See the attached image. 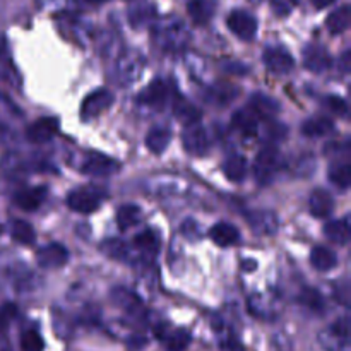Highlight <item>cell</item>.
Returning <instances> with one entry per match:
<instances>
[{"label": "cell", "mask_w": 351, "mask_h": 351, "mask_svg": "<svg viewBox=\"0 0 351 351\" xmlns=\"http://www.w3.org/2000/svg\"><path fill=\"white\" fill-rule=\"evenodd\" d=\"M137 101L143 103V105L151 106L154 110H161L168 101V88L165 86V82H161L160 79L151 82L146 89H143V93L139 95Z\"/></svg>", "instance_id": "cell-15"}, {"label": "cell", "mask_w": 351, "mask_h": 351, "mask_svg": "<svg viewBox=\"0 0 351 351\" xmlns=\"http://www.w3.org/2000/svg\"><path fill=\"white\" fill-rule=\"evenodd\" d=\"M321 346L326 351H350V321L338 319L319 336Z\"/></svg>", "instance_id": "cell-4"}, {"label": "cell", "mask_w": 351, "mask_h": 351, "mask_svg": "<svg viewBox=\"0 0 351 351\" xmlns=\"http://www.w3.org/2000/svg\"><path fill=\"white\" fill-rule=\"evenodd\" d=\"M88 2H91V3H101V2H106V0H88Z\"/></svg>", "instance_id": "cell-42"}, {"label": "cell", "mask_w": 351, "mask_h": 351, "mask_svg": "<svg viewBox=\"0 0 351 351\" xmlns=\"http://www.w3.org/2000/svg\"><path fill=\"white\" fill-rule=\"evenodd\" d=\"M158 336L165 339L168 350L170 351H184L191 343V335L184 329H175V331H165V329H158Z\"/></svg>", "instance_id": "cell-28"}, {"label": "cell", "mask_w": 351, "mask_h": 351, "mask_svg": "<svg viewBox=\"0 0 351 351\" xmlns=\"http://www.w3.org/2000/svg\"><path fill=\"white\" fill-rule=\"evenodd\" d=\"M103 252L108 254L112 259H123L127 256V249L122 242L119 240H108V242H103L101 245Z\"/></svg>", "instance_id": "cell-37"}, {"label": "cell", "mask_w": 351, "mask_h": 351, "mask_svg": "<svg viewBox=\"0 0 351 351\" xmlns=\"http://www.w3.org/2000/svg\"><path fill=\"white\" fill-rule=\"evenodd\" d=\"M249 110L259 119V122L261 120H274L281 112L280 103L263 93H256L249 99Z\"/></svg>", "instance_id": "cell-13"}, {"label": "cell", "mask_w": 351, "mask_h": 351, "mask_svg": "<svg viewBox=\"0 0 351 351\" xmlns=\"http://www.w3.org/2000/svg\"><path fill=\"white\" fill-rule=\"evenodd\" d=\"M21 350L23 351H43L45 341L36 329H26L21 335Z\"/></svg>", "instance_id": "cell-34"}, {"label": "cell", "mask_w": 351, "mask_h": 351, "mask_svg": "<svg viewBox=\"0 0 351 351\" xmlns=\"http://www.w3.org/2000/svg\"><path fill=\"white\" fill-rule=\"evenodd\" d=\"M247 160L240 154H233V156H228L223 163V173L233 184H240V182L245 180L247 177Z\"/></svg>", "instance_id": "cell-22"}, {"label": "cell", "mask_w": 351, "mask_h": 351, "mask_svg": "<svg viewBox=\"0 0 351 351\" xmlns=\"http://www.w3.org/2000/svg\"><path fill=\"white\" fill-rule=\"evenodd\" d=\"M112 297H113V302H115L120 308L129 312V314L132 315L143 314V304H141L139 298H137L134 293H130L129 290L117 288V290H113Z\"/></svg>", "instance_id": "cell-26"}, {"label": "cell", "mask_w": 351, "mask_h": 351, "mask_svg": "<svg viewBox=\"0 0 351 351\" xmlns=\"http://www.w3.org/2000/svg\"><path fill=\"white\" fill-rule=\"evenodd\" d=\"M328 108L338 117L348 115V103H346L343 98H339V96H329V98H328Z\"/></svg>", "instance_id": "cell-38"}, {"label": "cell", "mask_w": 351, "mask_h": 351, "mask_svg": "<svg viewBox=\"0 0 351 351\" xmlns=\"http://www.w3.org/2000/svg\"><path fill=\"white\" fill-rule=\"evenodd\" d=\"M137 249L144 250V252H158V237L153 232H143L134 239Z\"/></svg>", "instance_id": "cell-36"}, {"label": "cell", "mask_w": 351, "mask_h": 351, "mask_svg": "<svg viewBox=\"0 0 351 351\" xmlns=\"http://www.w3.org/2000/svg\"><path fill=\"white\" fill-rule=\"evenodd\" d=\"M209 239L219 247L235 245L240 240L239 230L230 223H216L211 230H209Z\"/></svg>", "instance_id": "cell-20"}, {"label": "cell", "mask_w": 351, "mask_h": 351, "mask_svg": "<svg viewBox=\"0 0 351 351\" xmlns=\"http://www.w3.org/2000/svg\"><path fill=\"white\" fill-rule=\"evenodd\" d=\"M182 144H184L185 153L192 154V156H204L209 149L208 132L199 122L187 123L182 132Z\"/></svg>", "instance_id": "cell-6"}, {"label": "cell", "mask_w": 351, "mask_h": 351, "mask_svg": "<svg viewBox=\"0 0 351 351\" xmlns=\"http://www.w3.org/2000/svg\"><path fill=\"white\" fill-rule=\"evenodd\" d=\"M58 132V120L51 117H43L31 123L29 129L26 130V137L33 144H45L53 139Z\"/></svg>", "instance_id": "cell-12"}, {"label": "cell", "mask_w": 351, "mask_h": 351, "mask_svg": "<svg viewBox=\"0 0 351 351\" xmlns=\"http://www.w3.org/2000/svg\"><path fill=\"white\" fill-rule=\"evenodd\" d=\"M211 7L204 0H191L189 2V14L197 24H206L211 17Z\"/></svg>", "instance_id": "cell-35"}, {"label": "cell", "mask_w": 351, "mask_h": 351, "mask_svg": "<svg viewBox=\"0 0 351 351\" xmlns=\"http://www.w3.org/2000/svg\"><path fill=\"white\" fill-rule=\"evenodd\" d=\"M264 65L273 74H288L295 67V60L285 48H267L263 55Z\"/></svg>", "instance_id": "cell-11"}, {"label": "cell", "mask_w": 351, "mask_h": 351, "mask_svg": "<svg viewBox=\"0 0 351 351\" xmlns=\"http://www.w3.org/2000/svg\"><path fill=\"white\" fill-rule=\"evenodd\" d=\"M81 170L84 173L93 175V177H110V175H113L119 170V163L115 160H112L110 156L91 151L82 160Z\"/></svg>", "instance_id": "cell-9"}, {"label": "cell", "mask_w": 351, "mask_h": 351, "mask_svg": "<svg viewBox=\"0 0 351 351\" xmlns=\"http://www.w3.org/2000/svg\"><path fill=\"white\" fill-rule=\"evenodd\" d=\"M332 208H335V201L324 189H315L308 197V209L315 218H328L332 213Z\"/></svg>", "instance_id": "cell-18"}, {"label": "cell", "mask_w": 351, "mask_h": 351, "mask_svg": "<svg viewBox=\"0 0 351 351\" xmlns=\"http://www.w3.org/2000/svg\"><path fill=\"white\" fill-rule=\"evenodd\" d=\"M226 26L240 40L250 41L257 34V21L247 10H232L226 17Z\"/></svg>", "instance_id": "cell-8"}, {"label": "cell", "mask_w": 351, "mask_h": 351, "mask_svg": "<svg viewBox=\"0 0 351 351\" xmlns=\"http://www.w3.org/2000/svg\"><path fill=\"white\" fill-rule=\"evenodd\" d=\"M324 235L329 242L346 245L350 242V225L348 219H338V221H329L324 226Z\"/></svg>", "instance_id": "cell-25"}, {"label": "cell", "mask_w": 351, "mask_h": 351, "mask_svg": "<svg viewBox=\"0 0 351 351\" xmlns=\"http://www.w3.org/2000/svg\"><path fill=\"white\" fill-rule=\"evenodd\" d=\"M47 187H29L14 195V204L23 211H36L47 199Z\"/></svg>", "instance_id": "cell-16"}, {"label": "cell", "mask_w": 351, "mask_h": 351, "mask_svg": "<svg viewBox=\"0 0 351 351\" xmlns=\"http://www.w3.org/2000/svg\"><path fill=\"white\" fill-rule=\"evenodd\" d=\"M335 130V122L328 117H312V119L305 120L304 125H302V134L305 137H324L328 134H331Z\"/></svg>", "instance_id": "cell-21"}, {"label": "cell", "mask_w": 351, "mask_h": 351, "mask_svg": "<svg viewBox=\"0 0 351 351\" xmlns=\"http://www.w3.org/2000/svg\"><path fill=\"white\" fill-rule=\"evenodd\" d=\"M0 233H2V225H0Z\"/></svg>", "instance_id": "cell-43"}, {"label": "cell", "mask_w": 351, "mask_h": 351, "mask_svg": "<svg viewBox=\"0 0 351 351\" xmlns=\"http://www.w3.org/2000/svg\"><path fill=\"white\" fill-rule=\"evenodd\" d=\"M113 103V95L105 88H99L96 91H93L91 95L86 96V99L81 105V119L84 122H89V120H95L101 115L103 112L112 106Z\"/></svg>", "instance_id": "cell-7"}, {"label": "cell", "mask_w": 351, "mask_h": 351, "mask_svg": "<svg viewBox=\"0 0 351 351\" xmlns=\"http://www.w3.org/2000/svg\"><path fill=\"white\" fill-rule=\"evenodd\" d=\"M343 58H345V71H348V69H350V51H346L345 57H343Z\"/></svg>", "instance_id": "cell-41"}, {"label": "cell", "mask_w": 351, "mask_h": 351, "mask_svg": "<svg viewBox=\"0 0 351 351\" xmlns=\"http://www.w3.org/2000/svg\"><path fill=\"white\" fill-rule=\"evenodd\" d=\"M281 156L273 144L259 151L254 163V177L261 185H269L274 180V175L280 170Z\"/></svg>", "instance_id": "cell-3"}, {"label": "cell", "mask_w": 351, "mask_h": 351, "mask_svg": "<svg viewBox=\"0 0 351 351\" xmlns=\"http://www.w3.org/2000/svg\"><path fill=\"white\" fill-rule=\"evenodd\" d=\"M173 115L184 123H194L199 122V119H201V112L184 98H177L173 101Z\"/></svg>", "instance_id": "cell-29"}, {"label": "cell", "mask_w": 351, "mask_h": 351, "mask_svg": "<svg viewBox=\"0 0 351 351\" xmlns=\"http://www.w3.org/2000/svg\"><path fill=\"white\" fill-rule=\"evenodd\" d=\"M273 9L278 16L283 17V16H288V14H290L291 7L288 5L287 0H273Z\"/></svg>", "instance_id": "cell-39"}, {"label": "cell", "mask_w": 351, "mask_h": 351, "mask_svg": "<svg viewBox=\"0 0 351 351\" xmlns=\"http://www.w3.org/2000/svg\"><path fill=\"white\" fill-rule=\"evenodd\" d=\"M250 228L259 235H273L278 230V218L271 211H254L247 216Z\"/></svg>", "instance_id": "cell-17"}, {"label": "cell", "mask_w": 351, "mask_h": 351, "mask_svg": "<svg viewBox=\"0 0 351 351\" xmlns=\"http://www.w3.org/2000/svg\"><path fill=\"white\" fill-rule=\"evenodd\" d=\"M350 23H351L350 5H341L329 14L328 21H326V26H328L329 33L341 34L348 29Z\"/></svg>", "instance_id": "cell-23"}, {"label": "cell", "mask_w": 351, "mask_h": 351, "mask_svg": "<svg viewBox=\"0 0 351 351\" xmlns=\"http://www.w3.org/2000/svg\"><path fill=\"white\" fill-rule=\"evenodd\" d=\"M103 195L99 194L96 189L93 187H84L77 189V191H72L67 195V206L72 211L79 213V215H91V213L98 211L99 206H101Z\"/></svg>", "instance_id": "cell-5"}, {"label": "cell", "mask_w": 351, "mask_h": 351, "mask_svg": "<svg viewBox=\"0 0 351 351\" xmlns=\"http://www.w3.org/2000/svg\"><path fill=\"white\" fill-rule=\"evenodd\" d=\"M298 300H300V304L304 305L305 308H308L311 312H315V314H321L326 308L322 295L319 293L317 290H312V288H305L300 293V297H298Z\"/></svg>", "instance_id": "cell-33"}, {"label": "cell", "mask_w": 351, "mask_h": 351, "mask_svg": "<svg viewBox=\"0 0 351 351\" xmlns=\"http://www.w3.org/2000/svg\"><path fill=\"white\" fill-rule=\"evenodd\" d=\"M329 180L341 191H346L351 184V168L348 161L343 163H335L329 168Z\"/></svg>", "instance_id": "cell-30"}, {"label": "cell", "mask_w": 351, "mask_h": 351, "mask_svg": "<svg viewBox=\"0 0 351 351\" xmlns=\"http://www.w3.org/2000/svg\"><path fill=\"white\" fill-rule=\"evenodd\" d=\"M257 2H261V0H257Z\"/></svg>", "instance_id": "cell-45"}, {"label": "cell", "mask_w": 351, "mask_h": 351, "mask_svg": "<svg viewBox=\"0 0 351 351\" xmlns=\"http://www.w3.org/2000/svg\"><path fill=\"white\" fill-rule=\"evenodd\" d=\"M336 0H312V3H314L315 9H326V7L332 5Z\"/></svg>", "instance_id": "cell-40"}, {"label": "cell", "mask_w": 351, "mask_h": 351, "mask_svg": "<svg viewBox=\"0 0 351 351\" xmlns=\"http://www.w3.org/2000/svg\"><path fill=\"white\" fill-rule=\"evenodd\" d=\"M232 123L245 137H256L257 132H259V119L249 108L239 110V112L233 113Z\"/></svg>", "instance_id": "cell-19"}, {"label": "cell", "mask_w": 351, "mask_h": 351, "mask_svg": "<svg viewBox=\"0 0 351 351\" xmlns=\"http://www.w3.org/2000/svg\"><path fill=\"white\" fill-rule=\"evenodd\" d=\"M141 209L137 208V206L134 204H127V206H122V208L119 209V213H117V225H119L120 230H129L132 228V226H136L137 223L141 221Z\"/></svg>", "instance_id": "cell-31"}, {"label": "cell", "mask_w": 351, "mask_h": 351, "mask_svg": "<svg viewBox=\"0 0 351 351\" xmlns=\"http://www.w3.org/2000/svg\"><path fill=\"white\" fill-rule=\"evenodd\" d=\"M304 65L307 71L322 74L331 67V57L321 45H308L304 50Z\"/></svg>", "instance_id": "cell-14"}, {"label": "cell", "mask_w": 351, "mask_h": 351, "mask_svg": "<svg viewBox=\"0 0 351 351\" xmlns=\"http://www.w3.org/2000/svg\"><path fill=\"white\" fill-rule=\"evenodd\" d=\"M36 259L43 269H58V267L67 264L69 250L60 243H48L38 250Z\"/></svg>", "instance_id": "cell-10"}, {"label": "cell", "mask_w": 351, "mask_h": 351, "mask_svg": "<svg viewBox=\"0 0 351 351\" xmlns=\"http://www.w3.org/2000/svg\"><path fill=\"white\" fill-rule=\"evenodd\" d=\"M144 67H146V58L137 50H129L122 53L117 60L115 65V77L117 82L123 88H129L134 82H137L143 75Z\"/></svg>", "instance_id": "cell-2"}, {"label": "cell", "mask_w": 351, "mask_h": 351, "mask_svg": "<svg viewBox=\"0 0 351 351\" xmlns=\"http://www.w3.org/2000/svg\"><path fill=\"white\" fill-rule=\"evenodd\" d=\"M154 41L160 48L168 51H178L184 50L187 47L189 41V31L185 29L184 23L178 19H168L161 21L156 27H154Z\"/></svg>", "instance_id": "cell-1"}, {"label": "cell", "mask_w": 351, "mask_h": 351, "mask_svg": "<svg viewBox=\"0 0 351 351\" xmlns=\"http://www.w3.org/2000/svg\"><path fill=\"white\" fill-rule=\"evenodd\" d=\"M2 351H9V350H2Z\"/></svg>", "instance_id": "cell-44"}, {"label": "cell", "mask_w": 351, "mask_h": 351, "mask_svg": "<svg viewBox=\"0 0 351 351\" xmlns=\"http://www.w3.org/2000/svg\"><path fill=\"white\" fill-rule=\"evenodd\" d=\"M10 237L17 243H23V245H31L36 240V233H34L33 226L27 221H23V219H16L12 223V226H10Z\"/></svg>", "instance_id": "cell-32"}, {"label": "cell", "mask_w": 351, "mask_h": 351, "mask_svg": "<svg viewBox=\"0 0 351 351\" xmlns=\"http://www.w3.org/2000/svg\"><path fill=\"white\" fill-rule=\"evenodd\" d=\"M171 141V132L165 127H154L149 130V134L146 136V146L149 147L151 153L161 154L167 151L168 144Z\"/></svg>", "instance_id": "cell-27"}, {"label": "cell", "mask_w": 351, "mask_h": 351, "mask_svg": "<svg viewBox=\"0 0 351 351\" xmlns=\"http://www.w3.org/2000/svg\"><path fill=\"white\" fill-rule=\"evenodd\" d=\"M311 264L321 273H328V271L335 269L338 264V257L328 247H315L311 254Z\"/></svg>", "instance_id": "cell-24"}]
</instances>
